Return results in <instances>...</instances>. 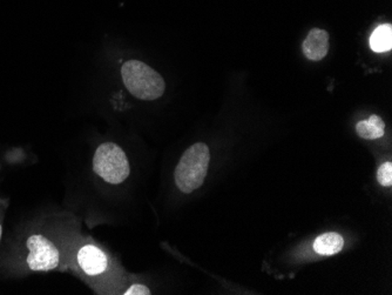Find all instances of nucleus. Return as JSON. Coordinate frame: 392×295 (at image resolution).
<instances>
[{
  "instance_id": "f257e3e1",
  "label": "nucleus",
  "mask_w": 392,
  "mask_h": 295,
  "mask_svg": "<svg viewBox=\"0 0 392 295\" xmlns=\"http://www.w3.org/2000/svg\"><path fill=\"white\" fill-rule=\"evenodd\" d=\"M121 76L129 93L140 100H157L166 90L161 74L140 60H129L121 67Z\"/></svg>"
},
{
  "instance_id": "f03ea898",
  "label": "nucleus",
  "mask_w": 392,
  "mask_h": 295,
  "mask_svg": "<svg viewBox=\"0 0 392 295\" xmlns=\"http://www.w3.org/2000/svg\"><path fill=\"white\" fill-rule=\"evenodd\" d=\"M210 152L205 143H196L181 156L175 168V184L186 195L201 187L208 173Z\"/></svg>"
},
{
  "instance_id": "7ed1b4c3",
  "label": "nucleus",
  "mask_w": 392,
  "mask_h": 295,
  "mask_svg": "<svg viewBox=\"0 0 392 295\" xmlns=\"http://www.w3.org/2000/svg\"><path fill=\"white\" fill-rule=\"evenodd\" d=\"M93 170L108 184L119 185L131 173L129 159L121 147L114 143L101 144L94 153Z\"/></svg>"
},
{
  "instance_id": "20e7f679",
  "label": "nucleus",
  "mask_w": 392,
  "mask_h": 295,
  "mask_svg": "<svg viewBox=\"0 0 392 295\" xmlns=\"http://www.w3.org/2000/svg\"><path fill=\"white\" fill-rule=\"evenodd\" d=\"M30 254L28 257V267L32 271H51L59 265V250L45 236H31L28 239Z\"/></svg>"
},
{
  "instance_id": "39448f33",
  "label": "nucleus",
  "mask_w": 392,
  "mask_h": 295,
  "mask_svg": "<svg viewBox=\"0 0 392 295\" xmlns=\"http://www.w3.org/2000/svg\"><path fill=\"white\" fill-rule=\"evenodd\" d=\"M304 56L313 62L326 58L329 52V33L322 28H313L302 44Z\"/></svg>"
},
{
  "instance_id": "423d86ee",
  "label": "nucleus",
  "mask_w": 392,
  "mask_h": 295,
  "mask_svg": "<svg viewBox=\"0 0 392 295\" xmlns=\"http://www.w3.org/2000/svg\"><path fill=\"white\" fill-rule=\"evenodd\" d=\"M78 262L80 267L87 274H100L107 268V257L106 254L93 245L83 246L78 253Z\"/></svg>"
},
{
  "instance_id": "0eeeda50",
  "label": "nucleus",
  "mask_w": 392,
  "mask_h": 295,
  "mask_svg": "<svg viewBox=\"0 0 392 295\" xmlns=\"http://www.w3.org/2000/svg\"><path fill=\"white\" fill-rule=\"evenodd\" d=\"M344 240L338 233H324L317 236L314 243V250L319 255H333L342 250Z\"/></svg>"
},
{
  "instance_id": "6e6552de",
  "label": "nucleus",
  "mask_w": 392,
  "mask_h": 295,
  "mask_svg": "<svg viewBox=\"0 0 392 295\" xmlns=\"http://www.w3.org/2000/svg\"><path fill=\"white\" fill-rule=\"evenodd\" d=\"M356 132L363 139L374 140L382 138L386 132V122L379 115H372L368 120H362L356 125Z\"/></svg>"
},
{
  "instance_id": "1a4fd4ad",
  "label": "nucleus",
  "mask_w": 392,
  "mask_h": 295,
  "mask_svg": "<svg viewBox=\"0 0 392 295\" xmlns=\"http://www.w3.org/2000/svg\"><path fill=\"white\" fill-rule=\"evenodd\" d=\"M370 47L375 52H388L392 49V25L383 24L370 37Z\"/></svg>"
},
{
  "instance_id": "9d476101",
  "label": "nucleus",
  "mask_w": 392,
  "mask_h": 295,
  "mask_svg": "<svg viewBox=\"0 0 392 295\" xmlns=\"http://www.w3.org/2000/svg\"><path fill=\"white\" fill-rule=\"evenodd\" d=\"M377 180L379 184L386 187H390L392 185V163H383L382 166L379 167V172H377Z\"/></svg>"
},
{
  "instance_id": "9b49d317",
  "label": "nucleus",
  "mask_w": 392,
  "mask_h": 295,
  "mask_svg": "<svg viewBox=\"0 0 392 295\" xmlns=\"http://www.w3.org/2000/svg\"><path fill=\"white\" fill-rule=\"evenodd\" d=\"M126 295H150V291L148 287L141 284H136L133 285L131 289L125 293Z\"/></svg>"
},
{
  "instance_id": "f8f14e48",
  "label": "nucleus",
  "mask_w": 392,
  "mask_h": 295,
  "mask_svg": "<svg viewBox=\"0 0 392 295\" xmlns=\"http://www.w3.org/2000/svg\"><path fill=\"white\" fill-rule=\"evenodd\" d=\"M1 232H3V229H1V225H0V240H1Z\"/></svg>"
}]
</instances>
